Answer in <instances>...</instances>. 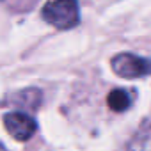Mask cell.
Listing matches in <instances>:
<instances>
[{"mask_svg":"<svg viewBox=\"0 0 151 151\" xmlns=\"http://www.w3.org/2000/svg\"><path fill=\"white\" fill-rule=\"evenodd\" d=\"M4 126L14 140H29L37 130L36 121L29 114H23V112L6 114L4 116Z\"/></svg>","mask_w":151,"mask_h":151,"instance_id":"3","label":"cell"},{"mask_svg":"<svg viewBox=\"0 0 151 151\" xmlns=\"http://www.w3.org/2000/svg\"><path fill=\"white\" fill-rule=\"evenodd\" d=\"M0 151H7V149H6V147H4L2 144H0Z\"/></svg>","mask_w":151,"mask_h":151,"instance_id":"6","label":"cell"},{"mask_svg":"<svg viewBox=\"0 0 151 151\" xmlns=\"http://www.w3.org/2000/svg\"><path fill=\"white\" fill-rule=\"evenodd\" d=\"M133 100H135V93L126 89H114L107 96V103L114 112H124L126 109H130Z\"/></svg>","mask_w":151,"mask_h":151,"instance_id":"4","label":"cell"},{"mask_svg":"<svg viewBox=\"0 0 151 151\" xmlns=\"http://www.w3.org/2000/svg\"><path fill=\"white\" fill-rule=\"evenodd\" d=\"M43 20L55 29H71L80 22V9L77 0H50L45 4Z\"/></svg>","mask_w":151,"mask_h":151,"instance_id":"1","label":"cell"},{"mask_svg":"<svg viewBox=\"0 0 151 151\" xmlns=\"http://www.w3.org/2000/svg\"><path fill=\"white\" fill-rule=\"evenodd\" d=\"M126 151H151V126L139 130L128 142Z\"/></svg>","mask_w":151,"mask_h":151,"instance_id":"5","label":"cell"},{"mask_svg":"<svg viewBox=\"0 0 151 151\" xmlns=\"http://www.w3.org/2000/svg\"><path fill=\"white\" fill-rule=\"evenodd\" d=\"M112 69L121 78H140L151 75V60L135 53H117L112 59Z\"/></svg>","mask_w":151,"mask_h":151,"instance_id":"2","label":"cell"}]
</instances>
